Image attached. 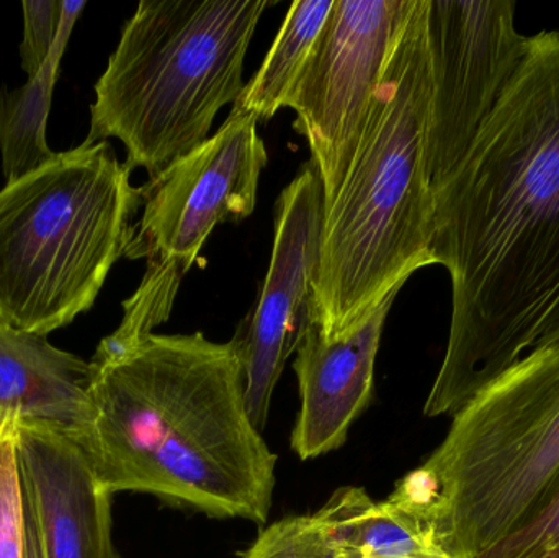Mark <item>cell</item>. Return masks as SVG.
<instances>
[{"label":"cell","mask_w":559,"mask_h":558,"mask_svg":"<svg viewBox=\"0 0 559 558\" xmlns=\"http://www.w3.org/2000/svg\"><path fill=\"white\" fill-rule=\"evenodd\" d=\"M432 72L427 0H416L371 105L350 169L325 209L312 321L325 336L360 323L432 256L427 173Z\"/></svg>","instance_id":"3"},{"label":"cell","mask_w":559,"mask_h":558,"mask_svg":"<svg viewBox=\"0 0 559 558\" xmlns=\"http://www.w3.org/2000/svg\"><path fill=\"white\" fill-rule=\"evenodd\" d=\"M271 0H141L95 84L84 143L121 141L156 177L209 140L245 91V59Z\"/></svg>","instance_id":"5"},{"label":"cell","mask_w":559,"mask_h":558,"mask_svg":"<svg viewBox=\"0 0 559 558\" xmlns=\"http://www.w3.org/2000/svg\"><path fill=\"white\" fill-rule=\"evenodd\" d=\"M324 219V187L308 161L280 193L267 277L254 311L235 334L245 366L246 406L261 432L286 360L312 323Z\"/></svg>","instance_id":"10"},{"label":"cell","mask_w":559,"mask_h":558,"mask_svg":"<svg viewBox=\"0 0 559 558\" xmlns=\"http://www.w3.org/2000/svg\"><path fill=\"white\" fill-rule=\"evenodd\" d=\"M187 272L167 262H147L138 290L123 301L120 327L98 344L94 360L115 359L153 334L154 328L169 320L180 282Z\"/></svg>","instance_id":"17"},{"label":"cell","mask_w":559,"mask_h":558,"mask_svg":"<svg viewBox=\"0 0 559 558\" xmlns=\"http://www.w3.org/2000/svg\"><path fill=\"white\" fill-rule=\"evenodd\" d=\"M22 490L45 558H121L111 536V497L78 442L16 423Z\"/></svg>","instance_id":"11"},{"label":"cell","mask_w":559,"mask_h":558,"mask_svg":"<svg viewBox=\"0 0 559 558\" xmlns=\"http://www.w3.org/2000/svg\"><path fill=\"white\" fill-rule=\"evenodd\" d=\"M555 340H559V323L538 344L550 343V341H555ZM538 344H537V346H538ZM537 346H535V347H537Z\"/></svg>","instance_id":"23"},{"label":"cell","mask_w":559,"mask_h":558,"mask_svg":"<svg viewBox=\"0 0 559 558\" xmlns=\"http://www.w3.org/2000/svg\"><path fill=\"white\" fill-rule=\"evenodd\" d=\"M245 558H350L316 514L277 521L259 534Z\"/></svg>","instance_id":"18"},{"label":"cell","mask_w":559,"mask_h":558,"mask_svg":"<svg viewBox=\"0 0 559 558\" xmlns=\"http://www.w3.org/2000/svg\"><path fill=\"white\" fill-rule=\"evenodd\" d=\"M25 511L16 449V422H0V558H23Z\"/></svg>","instance_id":"19"},{"label":"cell","mask_w":559,"mask_h":558,"mask_svg":"<svg viewBox=\"0 0 559 558\" xmlns=\"http://www.w3.org/2000/svg\"><path fill=\"white\" fill-rule=\"evenodd\" d=\"M559 477V340L538 344L452 416L442 444L388 497L449 553L479 558Z\"/></svg>","instance_id":"4"},{"label":"cell","mask_w":559,"mask_h":558,"mask_svg":"<svg viewBox=\"0 0 559 558\" xmlns=\"http://www.w3.org/2000/svg\"><path fill=\"white\" fill-rule=\"evenodd\" d=\"M479 558H559V477L537 510Z\"/></svg>","instance_id":"20"},{"label":"cell","mask_w":559,"mask_h":558,"mask_svg":"<svg viewBox=\"0 0 559 558\" xmlns=\"http://www.w3.org/2000/svg\"><path fill=\"white\" fill-rule=\"evenodd\" d=\"M528 39L515 26L512 0H427L430 189L442 183L468 153L514 82Z\"/></svg>","instance_id":"8"},{"label":"cell","mask_w":559,"mask_h":558,"mask_svg":"<svg viewBox=\"0 0 559 558\" xmlns=\"http://www.w3.org/2000/svg\"><path fill=\"white\" fill-rule=\"evenodd\" d=\"M91 363L0 321V422L46 426L79 441L91 422Z\"/></svg>","instance_id":"13"},{"label":"cell","mask_w":559,"mask_h":558,"mask_svg":"<svg viewBox=\"0 0 559 558\" xmlns=\"http://www.w3.org/2000/svg\"><path fill=\"white\" fill-rule=\"evenodd\" d=\"M452 321L424 416H453L559 323V32L528 39L511 87L432 190Z\"/></svg>","instance_id":"1"},{"label":"cell","mask_w":559,"mask_h":558,"mask_svg":"<svg viewBox=\"0 0 559 558\" xmlns=\"http://www.w3.org/2000/svg\"><path fill=\"white\" fill-rule=\"evenodd\" d=\"M258 117L233 105L212 138L151 177L128 259L167 262L189 272L213 229L254 213L269 154Z\"/></svg>","instance_id":"9"},{"label":"cell","mask_w":559,"mask_h":558,"mask_svg":"<svg viewBox=\"0 0 559 558\" xmlns=\"http://www.w3.org/2000/svg\"><path fill=\"white\" fill-rule=\"evenodd\" d=\"M416 0H334L289 107L334 202L357 154L374 95Z\"/></svg>","instance_id":"7"},{"label":"cell","mask_w":559,"mask_h":558,"mask_svg":"<svg viewBox=\"0 0 559 558\" xmlns=\"http://www.w3.org/2000/svg\"><path fill=\"white\" fill-rule=\"evenodd\" d=\"M23 511H25V549H23V558H45L35 517H33L32 508H29L25 495H23Z\"/></svg>","instance_id":"22"},{"label":"cell","mask_w":559,"mask_h":558,"mask_svg":"<svg viewBox=\"0 0 559 558\" xmlns=\"http://www.w3.org/2000/svg\"><path fill=\"white\" fill-rule=\"evenodd\" d=\"M91 366V422L75 442L105 490L267 523L278 459L249 416L236 337L153 333Z\"/></svg>","instance_id":"2"},{"label":"cell","mask_w":559,"mask_h":558,"mask_svg":"<svg viewBox=\"0 0 559 558\" xmlns=\"http://www.w3.org/2000/svg\"><path fill=\"white\" fill-rule=\"evenodd\" d=\"M334 0H296L280 26L277 38L254 78L246 84L236 107L258 120H271L288 108L296 85L314 52Z\"/></svg>","instance_id":"16"},{"label":"cell","mask_w":559,"mask_h":558,"mask_svg":"<svg viewBox=\"0 0 559 558\" xmlns=\"http://www.w3.org/2000/svg\"><path fill=\"white\" fill-rule=\"evenodd\" d=\"M316 517L350 558H459L432 530L364 488H338Z\"/></svg>","instance_id":"15"},{"label":"cell","mask_w":559,"mask_h":558,"mask_svg":"<svg viewBox=\"0 0 559 558\" xmlns=\"http://www.w3.org/2000/svg\"><path fill=\"white\" fill-rule=\"evenodd\" d=\"M108 141L56 153L0 189V321L48 336L94 307L143 206Z\"/></svg>","instance_id":"6"},{"label":"cell","mask_w":559,"mask_h":558,"mask_svg":"<svg viewBox=\"0 0 559 558\" xmlns=\"http://www.w3.org/2000/svg\"><path fill=\"white\" fill-rule=\"evenodd\" d=\"M23 38L20 61L28 78L45 64L58 38L62 20V0H25L22 2Z\"/></svg>","instance_id":"21"},{"label":"cell","mask_w":559,"mask_h":558,"mask_svg":"<svg viewBox=\"0 0 559 558\" xmlns=\"http://www.w3.org/2000/svg\"><path fill=\"white\" fill-rule=\"evenodd\" d=\"M85 7V0H62L61 26L45 64L20 87H0V159L7 182L33 173L56 156L46 140L52 92L72 29Z\"/></svg>","instance_id":"14"},{"label":"cell","mask_w":559,"mask_h":558,"mask_svg":"<svg viewBox=\"0 0 559 558\" xmlns=\"http://www.w3.org/2000/svg\"><path fill=\"white\" fill-rule=\"evenodd\" d=\"M391 294L360 323L325 336L312 321L293 363L299 390V412L292 449L302 461L341 448L355 419L373 393L374 363L391 305Z\"/></svg>","instance_id":"12"}]
</instances>
